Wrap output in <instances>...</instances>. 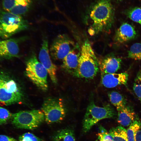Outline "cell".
<instances>
[{
  "mask_svg": "<svg viewBox=\"0 0 141 141\" xmlns=\"http://www.w3.org/2000/svg\"><path fill=\"white\" fill-rule=\"evenodd\" d=\"M87 12L91 22L89 30L90 34L109 31L114 18V9L111 0H96L90 6Z\"/></svg>",
  "mask_w": 141,
  "mask_h": 141,
  "instance_id": "1",
  "label": "cell"
},
{
  "mask_svg": "<svg viewBox=\"0 0 141 141\" xmlns=\"http://www.w3.org/2000/svg\"><path fill=\"white\" fill-rule=\"evenodd\" d=\"M98 62L92 48L87 41L80 48L78 68L74 75L86 79H91L99 70Z\"/></svg>",
  "mask_w": 141,
  "mask_h": 141,
  "instance_id": "2",
  "label": "cell"
},
{
  "mask_svg": "<svg viewBox=\"0 0 141 141\" xmlns=\"http://www.w3.org/2000/svg\"><path fill=\"white\" fill-rule=\"evenodd\" d=\"M23 95L17 83L7 73L0 71V103L9 105L19 103Z\"/></svg>",
  "mask_w": 141,
  "mask_h": 141,
  "instance_id": "3",
  "label": "cell"
},
{
  "mask_svg": "<svg viewBox=\"0 0 141 141\" xmlns=\"http://www.w3.org/2000/svg\"><path fill=\"white\" fill-rule=\"evenodd\" d=\"M28 22L20 15L10 12L0 13V37L6 39L28 28Z\"/></svg>",
  "mask_w": 141,
  "mask_h": 141,
  "instance_id": "4",
  "label": "cell"
},
{
  "mask_svg": "<svg viewBox=\"0 0 141 141\" xmlns=\"http://www.w3.org/2000/svg\"><path fill=\"white\" fill-rule=\"evenodd\" d=\"M115 115L113 108L109 104L102 107L96 106L93 101L88 105L83 122V130L89 131L93 126L100 120L113 117Z\"/></svg>",
  "mask_w": 141,
  "mask_h": 141,
  "instance_id": "5",
  "label": "cell"
},
{
  "mask_svg": "<svg viewBox=\"0 0 141 141\" xmlns=\"http://www.w3.org/2000/svg\"><path fill=\"white\" fill-rule=\"evenodd\" d=\"M26 61L25 72L27 76L37 87L43 91L48 88L46 69L38 60L34 52L28 57Z\"/></svg>",
  "mask_w": 141,
  "mask_h": 141,
  "instance_id": "6",
  "label": "cell"
},
{
  "mask_svg": "<svg viewBox=\"0 0 141 141\" xmlns=\"http://www.w3.org/2000/svg\"><path fill=\"white\" fill-rule=\"evenodd\" d=\"M11 119L12 124L17 128L33 130L44 121L45 117L42 110H34L12 114Z\"/></svg>",
  "mask_w": 141,
  "mask_h": 141,
  "instance_id": "7",
  "label": "cell"
},
{
  "mask_svg": "<svg viewBox=\"0 0 141 141\" xmlns=\"http://www.w3.org/2000/svg\"><path fill=\"white\" fill-rule=\"evenodd\" d=\"M42 111L43 113L45 120L48 124L60 122L66 115V110L62 99L56 98H49L43 103Z\"/></svg>",
  "mask_w": 141,
  "mask_h": 141,
  "instance_id": "8",
  "label": "cell"
},
{
  "mask_svg": "<svg viewBox=\"0 0 141 141\" xmlns=\"http://www.w3.org/2000/svg\"><path fill=\"white\" fill-rule=\"evenodd\" d=\"M75 46L74 42L68 35H58L54 40L50 47V56L55 60H63Z\"/></svg>",
  "mask_w": 141,
  "mask_h": 141,
  "instance_id": "9",
  "label": "cell"
},
{
  "mask_svg": "<svg viewBox=\"0 0 141 141\" xmlns=\"http://www.w3.org/2000/svg\"><path fill=\"white\" fill-rule=\"evenodd\" d=\"M49 51L48 39L44 37L39 52V61L46 69L52 82L56 84L57 68L51 61Z\"/></svg>",
  "mask_w": 141,
  "mask_h": 141,
  "instance_id": "10",
  "label": "cell"
},
{
  "mask_svg": "<svg viewBox=\"0 0 141 141\" xmlns=\"http://www.w3.org/2000/svg\"><path fill=\"white\" fill-rule=\"evenodd\" d=\"M25 38H11L0 40V60H9L19 57V43Z\"/></svg>",
  "mask_w": 141,
  "mask_h": 141,
  "instance_id": "11",
  "label": "cell"
},
{
  "mask_svg": "<svg viewBox=\"0 0 141 141\" xmlns=\"http://www.w3.org/2000/svg\"><path fill=\"white\" fill-rule=\"evenodd\" d=\"M121 62L120 58L114 55L105 56L98 61L101 74L115 73L120 69Z\"/></svg>",
  "mask_w": 141,
  "mask_h": 141,
  "instance_id": "12",
  "label": "cell"
},
{
  "mask_svg": "<svg viewBox=\"0 0 141 141\" xmlns=\"http://www.w3.org/2000/svg\"><path fill=\"white\" fill-rule=\"evenodd\" d=\"M101 74V83L104 86L108 88L125 85L128 80V75L126 72Z\"/></svg>",
  "mask_w": 141,
  "mask_h": 141,
  "instance_id": "13",
  "label": "cell"
},
{
  "mask_svg": "<svg viewBox=\"0 0 141 141\" xmlns=\"http://www.w3.org/2000/svg\"><path fill=\"white\" fill-rule=\"evenodd\" d=\"M137 35V32L132 26L127 23H123L116 30L114 40L116 44H122L134 39Z\"/></svg>",
  "mask_w": 141,
  "mask_h": 141,
  "instance_id": "14",
  "label": "cell"
},
{
  "mask_svg": "<svg viewBox=\"0 0 141 141\" xmlns=\"http://www.w3.org/2000/svg\"><path fill=\"white\" fill-rule=\"evenodd\" d=\"M80 51V49L76 45L62 60L63 68L74 75L78 68Z\"/></svg>",
  "mask_w": 141,
  "mask_h": 141,
  "instance_id": "15",
  "label": "cell"
},
{
  "mask_svg": "<svg viewBox=\"0 0 141 141\" xmlns=\"http://www.w3.org/2000/svg\"><path fill=\"white\" fill-rule=\"evenodd\" d=\"M118 122L124 127L129 126L135 120L136 115L130 108L126 106L117 110Z\"/></svg>",
  "mask_w": 141,
  "mask_h": 141,
  "instance_id": "16",
  "label": "cell"
},
{
  "mask_svg": "<svg viewBox=\"0 0 141 141\" xmlns=\"http://www.w3.org/2000/svg\"><path fill=\"white\" fill-rule=\"evenodd\" d=\"M54 141H76L73 131L69 128H65L58 131L53 136Z\"/></svg>",
  "mask_w": 141,
  "mask_h": 141,
  "instance_id": "17",
  "label": "cell"
},
{
  "mask_svg": "<svg viewBox=\"0 0 141 141\" xmlns=\"http://www.w3.org/2000/svg\"><path fill=\"white\" fill-rule=\"evenodd\" d=\"M109 132L114 141H128L127 130L121 125L111 128Z\"/></svg>",
  "mask_w": 141,
  "mask_h": 141,
  "instance_id": "18",
  "label": "cell"
},
{
  "mask_svg": "<svg viewBox=\"0 0 141 141\" xmlns=\"http://www.w3.org/2000/svg\"><path fill=\"white\" fill-rule=\"evenodd\" d=\"M32 0H3L2 6L4 11L9 12L14 6L20 5L30 7Z\"/></svg>",
  "mask_w": 141,
  "mask_h": 141,
  "instance_id": "19",
  "label": "cell"
},
{
  "mask_svg": "<svg viewBox=\"0 0 141 141\" xmlns=\"http://www.w3.org/2000/svg\"><path fill=\"white\" fill-rule=\"evenodd\" d=\"M108 95L110 102L116 108L117 110L126 105L124 97L119 92L114 91H111Z\"/></svg>",
  "mask_w": 141,
  "mask_h": 141,
  "instance_id": "20",
  "label": "cell"
},
{
  "mask_svg": "<svg viewBox=\"0 0 141 141\" xmlns=\"http://www.w3.org/2000/svg\"><path fill=\"white\" fill-rule=\"evenodd\" d=\"M141 126L140 122L135 120L128 127L127 130L128 141H136V136Z\"/></svg>",
  "mask_w": 141,
  "mask_h": 141,
  "instance_id": "21",
  "label": "cell"
},
{
  "mask_svg": "<svg viewBox=\"0 0 141 141\" xmlns=\"http://www.w3.org/2000/svg\"><path fill=\"white\" fill-rule=\"evenodd\" d=\"M127 57L135 60H141V43H136L130 47Z\"/></svg>",
  "mask_w": 141,
  "mask_h": 141,
  "instance_id": "22",
  "label": "cell"
},
{
  "mask_svg": "<svg viewBox=\"0 0 141 141\" xmlns=\"http://www.w3.org/2000/svg\"><path fill=\"white\" fill-rule=\"evenodd\" d=\"M127 16L133 21L141 25V8L134 7L129 9L126 11Z\"/></svg>",
  "mask_w": 141,
  "mask_h": 141,
  "instance_id": "23",
  "label": "cell"
},
{
  "mask_svg": "<svg viewBox=\"0 0 141 141\" xmlns=\"http://www.w3.org/2000/svg\"><path fill=\"white\" fill-rule=\"evenodd\" d=\"M133 89L135 95L141 102V70H139L135 78Z\"/></svg>",
  "mask_w": 141,
  "mask_h": 141,
  "instance_id": "24",
  "label": "cell"
},
{
  "mask_svg": "<svg viewBox=\"0 0 141 141\" xmlns=\"http://www.w3.org/2000/svg\"><path fill=\"white\" fill-rule=\"evenodd\" d=\"M99 132L97 134V138L95 141H114L109 132L103 127L99 126Z\"/></svg>",
  "mask_w": 141,
  "mask_h": 141,
  "instance_id": "25",
  "label": "cell"
},
{
  "mask_svg": "<svg viewBox=\"0 0 141 141\" xmlns=\"http://www.w3.org/2000/svg\"><path fill=\"white\" fill-rule=\"evenodd\" d=\"M12 115V114L7 109L0 107V125L7 123L11 119Z\"/></svg>",
  "mask_w": 141,
  "mask_h": 141,
  "instance_id": "26",
  "label": "cell"
},
{
  "mask_svg": "<svg viewBox=\"0 0 141 141\" xmlns=\"http://www.w3.org/2000/svg\"><path fill=\"white\" fill-rule=\"evenodd\" d=\"M19 140V141H44L42 139L30 132L26 133L20 136Z\"/></svg>",
  "mask_w": 141,
  "mask_h": 141,
  "instance_id": "27",
  "label": "cell"
},
{
  "mask_svg": "<svg viewBox=\"0 0 141 141\" xmlns=\"http://www.w3.org/2000/svg\"><path fill=\"white\" fill-rule=\"evenodd\" d=\"M0 141H17V140L13 138L5 135H0Z\"/></svg>",
  "mask_w": 141,
  "mask_h": 141,
  "instance_id": "28",
  "label": "cell"
},
{
  "mask_svg": "<svg viewBox=\"0 0 141 141\" xmlns=\"http://www.w3.org/2000/svg\"><path fill=\"white\" fill-rule=\"evenodd\" d=\"M136 141H141V130H139L137 133Z\"/></svg>",
  "mask_w": 141,
  "mask_h": 141,
  "instance_id": "29",
  "label": "cell"
},
{
  "mask_svg": "<svg viewBox=\"0 0 141 141\" xmlns=\"http://www.w3.org/2000/svg\"><path fill=\"white\" fill-rule=\"evenodd\" d=\"M117 0L118 1H122V0Z\"/></svg>",
  "mask_w": 141,
  "mask_h": 141,
  "instance_id": "30",
  "label": "cell"
},
{
  "mask_svg": "<svg viewBox=\"0 0 141 141\" xmlns=\"http://www.w3.org/2000/svg\"></svg>",
  "mask_w": 141,
  "mask_h": 141,
  "instance_id": "31",
  "label": "cell"
}]
</instances>
